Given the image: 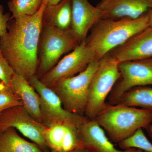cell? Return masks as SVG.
Masks as SVG:
<instances>
[{
  "label": "cell",
  "mask_w": 152,
  "mask_h": 152,
  "mask_svg": "<svg viewBox=\"0 0 152 152\" xmlns=\"http://www.w3.org/2000/svg\"><path fill=\"white\" fill-rule=\"evenodd\" d=\"M47 4L44 0L34 15L11 19L7 32L0 37V48L6 59L15 73L28 82L37 72L43 15Z\"/></svg>",
  "instance_id": "6da1fadb"
},
{
  "label": "cell",
  "mask_w": 152,
  "mask_h": 152,
  "mask_svg": "<svg viewBox=\"0 0 152 152\" xmlns=\"http://www.w3.org/2000/svg\"><path fill=\"white\" fill-rule=\"evenodd\" d=\"M149 26L148 13L136 19H102L93 27L86 41L99 61Z\"/></svg>",
  "instance_id": "7a4b0ae2"
},
{
  "label": "cell",
  "mask_w": 152,
  "mask_h": 152,
  "mask_svg": "<svg viewBox=\"0 0 152 152\" xmlns=\"http://www.w3.org/2000/svg\"><path fill=\"white\" fill-rule=\"evenodd\" d=\"M112 142L118 144L152 122V113L135 107L106 102L94 119Z\"/></svg>",
  "instance_id": "3957f363"
},
{
  "label": "cell",
  "mask_w": 152,
  "mask_h": 152,
  "mask_svg": "<svg viewBox=\"0 0 152 152\" xmlns=\"http://www.w3.org/2000/svg\"><path fill=\"white\" fill-rule=\"evenodd\" d=\"M81 43L71 28L61 30L42 25L38 50V78H40L53 67L63 55L72 51Z\"/></svg>",
  "instance_id": "277c9868"
},
{
  "label": "cell",
  "mask_w": 152,
  "mask_h": 152,
  "mask_svg": "<svg viewBox=\"0 0 152 152\" xmlns=\"http://www.w3.org/2000/svg\"><path fill=\"white\" fill-rule=\"evenodd\" d=\"M99 64V60H95L77 75L62 79L49 87L58 95L67 111L85 116L90 84Z\"/></svg>",
  "instance_id": "5b68a950"
},
{
  "label": "cell",
  "mask_w": 152,
  "mask_h": 152,
  "mask_svg": "<svg viewBox=\"0 0 152 152\" xmlns=\"http://www.w3.org/2000/svg\"><path fill=\"white\" fill-rule=\"evenodd\" d=\"M119 62L108 53L99 60V64L90 84L84 115L94 119L104 105L109 95L119 78Z\"/></svg>",
  "instance_id": "8992f818"
},
{
  "label": "cell",
  "mask_w": 152,
  "mask_h": 152,
  "mask_svg": "<svg viewBox=\"0 0 152 152\" xmlns=\"http://www.w3.org/2000/svg\"><path fill=\"white\" fill-rule=\"evenodd\" d=\"M29 83L39 96L42 123L45 126L63 124L78 128L88 119L85 116L73 113L64 108L56 94L43 84L37 75L33 77Z\"/></svg>",
  "instance_id": "52a82bcc"
},
{
  "label": "cell",
  "mask_w": 152,
  "mask_h": 152,
  "mask_svg": "<svg viewBox=\"0 0 152 152\" xmlns=\"http://www.w3.org/2000/svg\"><path fill=\"white\" fill-rule=\"evenodd\" d=\"M47 126L35 120L23 105L12 107L0 114V134L15 128L45 152H49L44 133Z\"/></svg>",
  "instance_id": "ba28073f"
},
{
  "label": "cell",
  "mask_w": 152,
  "mask_h": 152,
  "mask_svg": "<svg viewBox=\"0 0 152 152\" xmlns=\"http://www.w3.org/2000/svg\"><path fill=\"white\" fill-rule=\"evenodd\" d=\"M120 75L107 98L114 104L125 92L134 87L152 86V58L119 63Z\"/></svg>",
  "instance_id": "9c48e42d"
},
{
  "label": "cell",
  "mask_w": 152,
  "mask_h": 152,
  "mask_svg": "<svg viewBox=\"0 0 152 152\" xmlns=\"http://www.w3.org/2000/svg\"><path fill=\"white\" fill-rule=\"evenodd\" d=\"M95 60L94 53L85 40L39 79L43 84L51 87L62 79L77 75Z\"/></svg>",
  "instance_id": "30bf717a"
},
{
  "label": "cell",
  "mask_w": 152,
  "mask_h": 152,
  "mask_svg": "<svg viewBox=\"0 0 152 152\" xmlns=\"http://www.w3.org/2000/svg\"><path fill=\"white\" fill-rule=\"evenodd\" d=\"M102 19H136L152 9V0H101Z\"/></svg>",
  "instance_id": "8fae6325"
},
{
  "label": "cell",
  "mask_w": 152,
  "mask_h": 152,
  "mask_svg": "<svg viewBox=\"0 0 152 152\" xmlns=\"http://www.w3.org/2000/svg\"><path fill=\"white\" fill-rule=\"evenodd\" d=\"M109 53L119 62L152 58V27L138 33Z\"/></svg>",
  "instance_id": "7c38bea8"
},
{
  "label": "cell",
  "mask_w": 152,
  "mask_h": 152,
  "mask_svg": "<svg viewBox=\"0 0 152 152\" xmlns=\"http://www.w3.org/2000/svg\"><path fill=\"white\" fill-rule=\"evenodd\" d=\"M80 148L89 152H133L136 148L119 150L115 148L104 131L95 119L88 118L78 128Z\"/></svg>",
  "instance_id": "4fadbf2b"
},
{
  "label": "cell",
  "mask_w": 152,
  "mask_h": 152,
  "mask_svg": "<svg viewBox=\"0 0 152 152\" xmlns=\"http://www.w3.org/2000/svg\"><path fill=\"white\" fill-rule=\"evenodd\" d=\"M72 7L71 28L82 42L96 23L102 19L101 12L88 0H72Z\"/></svg>",
  "instance_id": "5bb4252c"
},
{
  "label": "cell",
  "mask_w": 152,
  "mask_h": 152,
  "mask_svg": "<svg viewBox=\"0 0 152 152\" xmlns=\"http://www.w3.org/2000/svg\"><path fill=\"white\" fill-rule=\"evenodd\" d=\"M44 136L51 151L68 152L80 148L78 128L74 126L53 124L47 127Z\"/></svg>",
  "instance_id": "9a60e30c"
},
{
  "label": "cell",
  "mask_w": 152,
  "mask_h": 152,
  "mask_svg": "<svg viewBox=\"0 0 152 152\" xmlns=\"http://www.w3.org/2000/svg\"><path fill=\"white\" fill-rule=\"evenodd\" d=\"M11 86L14 93L20 99L28 113L35 120L43 124L39 96L32 86L23 77L15 72Z\"/></svg>",
  "instance_id": "2e32d148"
},
{
  "label": "cell",
  "mask_w": 152,
  "mask_h": 152,
  "mask_svg": "<svg viewBox=\"0 0 152 152\" xmlns=\"http://www.w3.org/2000/svg\"><path fill=\"white\" fill-rule=\"evenodd\" d=\"M72 0H61L55 5L47 4L43 15L42 25L61 30L71 28Z\"/></svg>",
  "instance_id": "e0dca14e"
},
{
  "label": "cell",
  "mask_w": 152,
  "mask_h": 152,
  "mask_svg": "<svg viewBox=\"0 0 152 152\" xmlns=\"http://www.w3.org/2000/svg\"><path fill=\"white\" fill-rule=\"evenodd\" d=\"M0 152H45L34 142L26 140L13 128L0 134Z\"/></svg>",
  "instance_id": "ac0fdd59"
},
{
  "label": "cell",
  "mask_w": 152,
  "mask_h": 152,
  "mask_svg": "<svg viewBox=\"0 0 152 152\" xmlns=\"http://www.w3.org/2000/svg\"><path fill=\"white\" fill-rule=\"evenodd\" d=\"M114 104L139 107L152 113V86L133 88L123 94Z\"/></svg>",
  "instance_id": "d6986e66"
},
{
  "label": "cell",
  "mask_w": 152,
  "mask_h": 152,
  "mask_svg": "<svg viewBox=\"0 0 152 152\" xmlns=\"http://www.w3.org/2000/svg\"><path fill=\"white\" fill-rule=\"evenodd\" d=\"M44 0H11L8 3L12 14L11 19L34 15L40 8Z\"/></svg>",
  "instance_id": "ffe728a7"
},
{
  "label": "cell",
  "mask_w": 152,
  "mask_h": 152,
  "mask_svg": "<svg viewBox=\"0 0 152 152\" xmlns=\"http://www.w3.org/2000/svg\"><path fill=\"white\" fill-rule=\"evenodd\" d=\"M123 150L134 148L152 152V144L145 135L142 129H139L127 139L118 144Z\"/></svg>",
  "instance_id": "44dd1931"
},
{
  "label": "cell",
  "mask_w": 152,
  "mask_h": 152,
  "mask_svg": "<svg viewBox=\"0 0 152 152\" xmlns=\"http://www.w3.org/2000/svg\"><path fill=\"white\" fill-rule=\"evenodd\" d=\"M19 105L23 106L19 96L14 93L11 87L3 84L0 87V114L7 109Z\"/></svg>",
  "instance_id": "7402d4cb"
},
{
  "label": "cell",
  "mask_w": 152,
  "mask_h": 152,
  "mask_svg": "<svg viewBox=\"0 0 152 152\" xmlns=\"http://www.w3.org/2000/svg\"><path fill=\"white\" fill-rule=\"evenodd\" d=\"M15 72L3 54L0 48V81L11 87V81Z\"/></svg>",
  "instance_id": "603a6c76"
},
{
  "label": "cell",
  "mask_w": 152,
  "mask_h": 152,
  "mask_svg": "<svg viewBox=\"0 0 152 152\" xmlns=\"http://www.w3.org/2000/svg\"><path fill=\"white\" fill-rule=\"evenodd\" d=\"M10 13H4V8L0 4V37L4 35L7 30L8 26L11 20Z\"/></svg>",
  "instance_id": "cb8c5ba5"
},
{
  "label": "cell",
  "mask_w": 152,
  "mask_h": 152,
  "mask_svg": "<svg viewBox=\"0 0 152 152\" xmlns=\"http://www.w3.org/2000/svg\"><path fill=\"white\" fill-rule=\"evenodd\" d=\"M149 135L152 139V124H150L145 128Z\"/></svg>",
  "instance_id": "d4e9b609"
},
{
  "label": "cell",
  "mask_w": 152,
  "mask_h": 152,
  "mask_svg": "<svg viewBox=\"0 0 152 152\" xmlns=\"http://www.w3.org/2000/svg\"><path fill=\"white\" fill-rule=\"evenodd\" d=\"M61 0H47L48 4L50 5H55L59 3Z\"/></svg>",
  "instance_id": "484cf974"
},
{
  "label": "cell",
  "mask_w": 152,
  "mask_h": 152,
  "mask_svg": "<svg viewBox=\"0 0 152 152\" xmlns=\"http://www.w3.org/2000/svg\"><path fill=\"white\" fill-rule=\"evenodd\" d=\"M50 152H56L51 151ZM68 152H89L88 151H87L86 149L84 148H78L76 149L73 150V151H71Z\"/></svg>",
  "instance_id": "4316f807"
},
{
  "label": "cell",
  "mask_w": 152,
  "mask_h": 152,
  "mask_svg": "<svg viewBox=\"0 0 152 152\" xmlns=\"http://www.w3.org/2000/svg\"><path fill=\"white\" fill-rule=\"evenodd\" d=\"M148 14L149 20V26L152 27V9L148 12Z\"/></svg>",
  "instance_id": "83f0119b"
},
{
  "label": "cell",
  "mask_w": 152,
  "mask_h": 152,
  "mask_svg": "<svg viewBox=\"0 0 152 152\" xmlns=\"http://www.w3.org/2000/svg\"><path fill=\"white\" fill-rule=\"evenodd\" d=\"M133 152H148L147 151H144L143 150H142L141 149H137L136 148L135 150Z\"/></svg>",
  "instance_id": "f1b7e54d"
},
{
  "label": "cell",
  "mask_w": 152,
  "mask_h": 152,
  "mask_svg": "<svg viewBox=\"0 0 152 152\" xmlns=\"http://www.w3.org/2000/svg\"><path fill=\"white\" fill-rule=\"evenodd\" d=\"M4 83H3V82L1 81H0V87L1 86H2L3 84Z\"/></svg>",
  "instance_id": "f546056e"
}]
</instances>
